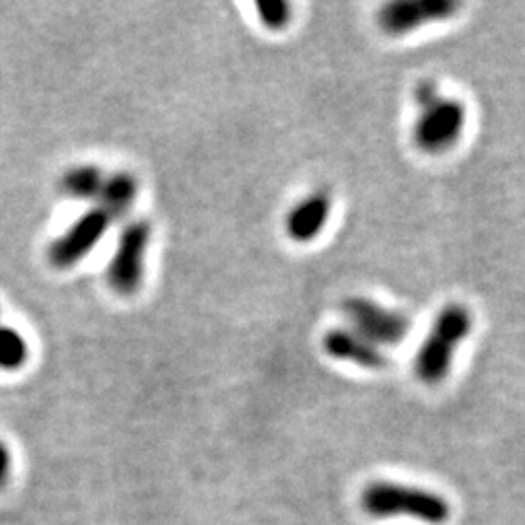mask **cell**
<instances>
[{
  "mask_svg": "<svg viewBox=\"0 0 525 525\" xmlns=\"http://www.w3.org/2000/svg\"><path fill=\"white\" fill-rule=\"evenodd\" d=\"M150 240L152 228L148 220H133L123 228L107 265V282L119 296H133L139 292Z\"/></svg>",
  "mask_w": 525,
  "mask_h": 525,
  "instance_id": "4",
  "label": "cell"
},
{
  "mask_svg": "<svg viewBox=\"0 0 525 525\" xmlns=\"http://www.w3.org/2000/svg\"><path fill=\"white\" fill-rule=\"evenodd\" d=\"M30 358L28 341L20 331L0 323V370L16 372L26 366Z\"/></svg>",
  "mask_w": 525,
  "mask_h": 525,
  "instance_id": "12",
  "label": "cell"
},
{
  "mask_svg": "<svg viewBox=\"0 0 525 525\" xmlns=\"http://www.w3.org/2000/svg\"><path fill=\"white\" fill-rule=\"evenodd\" d=\"M10 452L4 442H0V489H4L10 475Z\"/></svg>",
  "mask_w": 525,
  "mask_h": 525,
  "instance_id": "14",
  "label": "cell"
},
{
  "mask_svg": "<svg viewBox=\"0 0 525 525\" xmlns=\"http://www.w3.org/2000/svg\"><path fill=\"white\" fill-rule=\"evenodd\" d=\"M459 10L452 0H395L380 8L378 26L387 35L411 34L432 22L448 20Z\"/></svg>",
  "mask_w": 525,
  "mask_h": 525,
  "instance_id": "7",
  "label": "cell"
},
{
  "mask_svg": "<svg viewBox=\"0 0 525 525\" xmlns=\"http://www.w3.org/2000/svg\"><path fill=\"white\" fill-rule=\"evenodd\" d=\"M104 170L94 164H80L67 170L61 177V191L69 195L70 199L78 201H92L100 197L104 187Z\"/></svg>",
  "mask_w": 525,
  "mask_h": 525,
  "instance_id": "11",
  "label": "cell"
},
{
  "mask_svg": "<svg viewBox=\"0 0 525 525\" xmlns=\"http://www.w3.org/2000/svg\"><path fill=\"white\" fill-rule=\"evenodd\" d=\"M321 347L325 354L337 362H349L364 370H382L387 356L378 345L364 339L350 327H335L323 335Z\"/></svg>",
  "mask_w": 525,
  "mask_h": 525,
  "instance_id": "9",
  "label": "cell"
},
{
  "mask_svg": "<svg viewBox=\"0 0 525 525\" xmlns=\"http://www.w3.org/2000/svg\"><path fill=\"white\" fill-rule=\"evenodd\" d=\"M473 331V315L459 304L446 306L422 341L417 358H415V372L420 382L428 385L440 384L448 378L454 354L459 345L469 337Z\"/></svg>",
  "mask_w": 525,
  "mask_h": 525,
  "instance_id": "3",
  "label": "cell"
},
{
  "mask_svg": "<svg viewBox=\"0 0 525 525\" xmlns=\"http://www.w3.org/2000/svg\"><path fill=\"white\" fill-rule=\"evenodd\" d=\"M257 18L263 24V28L271 32L284 30L292 20V4L284 0H263L255 4Z\"/></svg>",
  "mask_w": 525,
  "mask_h": 525,
  "instance_id": "13",
  "label": "cell"
},
{
  "mask_svg": "<svg viewBox=\"0 0 525 525\" xmlns=\"http://www.w3.org/2000/svg\"><path fill=\"white\" fill-rule=\"evenodd\" d=\"M419 117L413 139L422 152L440 154L450 150L461 137L467 123V109L459 100L440 94L432 80H422L415 90Z\"/></svg>",
  "mask_w": 525,
  "mask_h": 525,
  "instance_id": "2",
  "label": "cell"
},
{
  "mask_svg": "<svg viewBox=\"0 0 525 525\" xmlns=\"http://www.w3.org/2000/svg\"><path fill=\"white\" fill-rule=\"evenodd\" d=\"M113 218L102 207H92L86 210L76 222H72L69 230L59 236L49 245L47 257L55 269H72L78 261L92 253V249L104 240L107 228L111 226Z\"/></svg>",
  "mask_w": 525,
  "mask_h": 525,
  "instance_id": "6",
  "label": "cell"
},
{
  "mask_svg": "<svg viewBox=\"0 0 525 525\" xmlns=\"http://www.w3.org/2000/svg\"><path fill=\"white\" fill-rule=\"evenodd\" d=\"M360 504L372 518H413L422 524L444 525L452 516L450 502L430 490L376 481L362 490Z\"/></svg>",
  "mask_w": 525,
  "mask_h": 525,
  "instance_id": "1",
  "label": "cell"
},
{
  "mask_svg": "<svg viewBox=\"0 0 525 525\" xmlns=\"http://www.w3.org/2000/svg\"><path fill=\"white\" fill-rule=\"evenodd\" d=\"M343 312L352 325L350 329H354L380 349L403 343V339L411 331V319L401 310L385 308L364 296H352L345 300Z\"/></svg>",
  "mask_w": 525,
  "mask_h": 525,
  "instance_id": "5",
  "label": "cell"
},
{
  "mask_svg": "<svg viewBox=\"0 0 525 525\" xmlns=\"http://www.w3.org/2000/svg\"><path fill=\"white\" fill-rule=\"evenodd\" d=\"M139 197V181L131 172H115L105 177L102 193L98 197L102 209L113 218L125 216L133 209L135 201Z\"/></svg>",
  "mask_w": 525,
  "mask_h": 525,
  "instance_id": "10",
  "label": "cell"
},
{
  "mask_svg": "<svg viewBox=\"0 0 525 525\" xmlns=\"http://www.w3.org/2000/svg\"><path fill=\"white\" fill-rule=\"evenodd\" d=\"M333 210V197L327 189H315L288 210L284 228L296 244H310L325 230Z\"/></svg>",
  "mask_w": 525,
  "mask_h": 525,
  "instance_id": "8",
  "label": "cell"
}]
</instances>
